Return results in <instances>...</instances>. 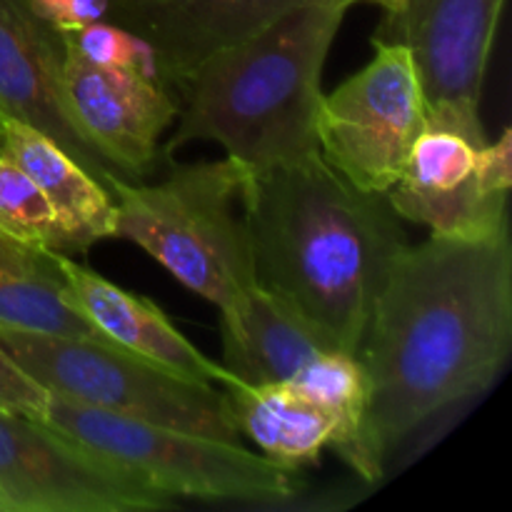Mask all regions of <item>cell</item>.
<instances>
[{"label": "cell", "instance_id": "10", "mask_svg": "<svg viewBox=\"0 0 512 512\" xmlns=\"http://www.w3.org/2000/svg\"><path fill=\"white\" fill-rule=\"evenodd\" d=\"M63 90L90 145L130 180L155 163L160 138L180 110L158 75L90 63L68 45Z\"/></svg>", "mask_w": 512, "mask_h": 512}, {"label": "cell", "instance_id": "15", "mask_svg": "<svg viewBox=\"0 0 512 512\" xmlns=\"http://www.w3.org/2000/svg\"><path fill=\"white\" fill-rule=\"evenodd\" d=\"M223 368L238 385H290L333 345L258 283L220 310ZM338 350V348H335Z\"/></svg>", "mask_w": 512, "mask_h": 512}, {"label": "cell", "instance_id": "1", "mask_svg": "<svg viewBox=\"0 0 512 512\" xmlns=\"http://www.w3.org/2000/svg\"><path fill=\"white\" fill-rule=\"evenodd\" d=\"M510 345V230L405 245L360 345L365 410L345 463L363 480L380 478L400 440L498 378Z\"/></svg>", "mask_w": 512, "mask_h": 512}, {"label": "cell", "instance_id": "8", "mask_svg": "<svg viewBox=\"0 0 512 512\" xmlns=\"http://www.w3.org/2000/svg\"><path fill=\"white\" fill-rule=\"evenodd\" d=\"M0 498L8 512H148L173 498L53 425L0 410Z\"/></svg>", "mask_w": 512, "mask_h": 512}, {"label": "cell", "instance_id": "14", "mask_svg": "<svg viewBox=\"0 0 512 512\" xmlns=\"http://www.w3.org/2000/svg\"><path fill=\"white\" fill-rule=\"evenodd\" d=\"M58 265L63 273V300L108 343L133 350L188 378L223 388L238 385L223 365L210 360L188 338H183L153 300L110 283L95 270L75 263L73 255L58 253Z\"/></svg>", "mask_w": 512, "mask_h": 512}, {"label": "cell", "instance_id": "9", "mask_svg": "<svg viewBox=\"0 0 512 512\" xmlns=\"http://www.w3.org/2000/svg\"><path fill=\"white\" fill-rule=\"evenodd\" d=\"M505 0H403L385 13L373 40L408 48L425 95L430 128L488 143L480 98Z\"/></svg>", "mask_w": 512, "mask_h": 512}, {"label": "cell", "instance_id": "18", "mask_svg": "<svg viewBox=\"0 0 512 512\" xmlns=\"http://www.w3.org/2000/svg\"><path fill=\"white\" fill-rule=\"evenodd\" d=\"M0 325L30 333L105 340L63 300L58 253L0 233Z\"/></svg>", "mask_w": 512, "mask_h": 512}, {"label": "cell", "instance_id": "13", "mask_svg": "<svg viewBox=\"0 0 512 512\" xmlns=\"http://www.w3.org/2000/svg\"><path fill=\"white\" fill-rule=\"evenodd\" d=\"M300 3L305 0H108L105 20L153 50L165 83H188L213 55Z\"/></svg>", "mask_w": 512, "mask_h": 512}, {"label": "cell", "instance_id": "11", "mask_svg": "<svg viewBox=\"0 0 512 512\" xmlns=\"http://www.w3.org/2000/svg\"><path fill=\"white\" fill-rule=\"evenodd\" d=\"M63 60V33L45 23L30 0H0V110L53 138L108 188L120 173L75 123L63 90Z\"/></svg>", "mask_w": 512, "mask_h": 512}, {"label": "cell", "instance_id": "2", "mask_svg": "<svg viewBox=\"0 0 512 512\" xmlns=\"http://www.w3.org/2000/svg\"><path fill=\"white\" fill-rule=\"evenodd\" d=\"M255 283L333 348L358 355L395 255L408 245L385 193L355 188L320 150L248 173Z\"/></svg>", "mask_w": 512, "mask_h": 512}, {"label": "cell", "instance_id": "16", "mask_svg": "<svg viewBox=\"0 0 512 512\" xmlns=\"http://www.w3.org/2000/svg\"><path fill=\"white\" fill-rule=\"evenodd\" d=\"M3 153L43 190L73 240L75 253H85L90 245L115 238L113 193L53 138L23 120L5 118Z\"/></svg>", "mask_w": 512, "mask_h": 512}, {"label": "cell", "instance_id": "25", "mask_svg": "<svg viewBox=\"0 0 512 512\" xmlns=\"http://www.w3.org/2000/svg\"><path fill=\"white\" fill-rule=\"evenodd\" d=\"M0 512H8V508H5V503H3V498H0Z\"/></svg>", "mask_w": 512, "mask_h": 512}, {"label": "cell", "instance_id": "4", "mask_svg": "<svg viewBox=\"0 0 512 512\" xmlns=\"http://www.w3.org/2000/svg\"><path fill=\"white\" fill-rule=\"evenodd\" d=\"M245 185L248 170L228 155L175 165L150 185L115 175V238L143 248L218 310L230 308L255 285Z\"/></svg>", "mask_w": 512, "mask_h": 512}, {"label": "cell", "instance_id": "12", "mask_svg": "<svg viewBox=\"0 0 512 512\" xmlns=\"http://www.w3.org/2000/svg\"><path fill=\"white\" fill-rule=\"evenodd\" d=\"M478 148L465 135L425 128L413 143L403 175L388 190L400 220H413L450 238H488L510 230L508 195H495L475 175Z\"/></svg>", "mask_w": 512, "mask_h": 512}, {"label": "cell", "instance_id": "23", "mask_svg": "<svg viewBox=\"0 0 512 512\" xmlns=\"http://www.w3.org/2000/svg\"><path fill=\"white\" fill-rule=\"evenodd\" d=\"M368 3L380 5V8H383L385 13H398V10L403 8V0H368Z\"/></svg>", "mask_w": 512, "mask_h": 512}, {"label": "cell", "instance_id": "21", "mask_svg": "<svg viewBox=\"0 0 512 512\" xmlns=\"http://www.w3.org/2000/svg\"><path fill=\"white\" fill-rule=\"evenodd\" d=\"M50 393L30 378L23 365L0 345V410L43 420L48 413Z\"/></svg>", "mask_w": 512, "mask_h": 512}, {"label": "cell", "instance_id": "17", "mask_svg": "<svg viewBox=\"0 0 512 512\" xmlns=\"http://www.w3.org/2000/svg\"><path fill=\"white\" fill-rule=\"evenodd\" d=\"M223 390L238 433L280 468L298 470L335 443L338 423L333 415L293 385H230Z\"/></svg>", "mask_w": 512, "mask_h": 512}, {"label": "cell", "instance_id": "20", "mask_svg": "<svg viewBox=\"0 0 512 512\" xmlns=\"http://www.w3.org/2000/svg\"><path fill=\"white\" fill-rule=\"evenodd\" d=\"M63 40L70 50L83 55L90 63L133 68L160 78L153 50L143 40L135 38L133 33L110 23V20H98V23H90L85 28L70 30V33H63Z\"/></svg>", "mask_w": 512, "mask_h": 512}, {"label": "cell", "instance_id": "22", "mask_svg": "<svg viewBox=\"0 0 512 512\" xmlns=\"http://www.w3.org/2000/svg\"><path fill=\"white\" fill-rule=\"evenodd\" d=\"M30 5L60 33L85 28L108 15V0H30Z\"/></svg>", "mask_w": 512, "mask_h": 512}, {"label": "cell", "instance_id": "19", "mask_svg": "<svg viewBox=\"0 0 512 512\" xmlns=\"http://www.w3.org/2000/svg\"><path fill=\"white\" fill-rule=\"evenodd\" d=\"M0 233L33 248L73 255V240L28 173L0 150Z\"/></svg>", "mask_w": 512, "mask_h": 512}, {"label": "cell", "instance_id": "7", "mask_svg": "<svg viewBox=\"0 0 512 512\" xmlns=\"http://www.w3.org/2000/svg\"><path fill=\"white\" fill-rule=\"evenodd\" d=\"M373 48L365 68L323 93L315 135L320 155L355 188L388 193L428 128V110L408 48L388 40Z\"/></svg>", "mask_w": 512, "mask_h": 512}, {"label": "cell", "instance_id": "24", "mask_svg": "<svg viewBox=\"0 0 512 512\" xmlns=\"http://www.w3.org/2000/svg\"><path fill=\"white\" fill-rule=\"evenodd\" d=\"M5 118H8V115H5L3 110H0V150H3V130H5Z\"/></svg>", "mask_w": 512, "mask_h": 512}, {"label": "cell", "instance_id": "5", "mask_svg": "<svg viewBox=\"0 0 512 512\" xmlns=\"http://www.w3.org/2000/svg\"><path fill=\"white\" fill-rule=\"evenodd\" d=\"M0 345L50 395L143 423L240 443L228 395L108 340L3 328Z\"/></svg>", "mask_w": 512, "mask_h": 512}, {"label": "cell", "instance_id": "6", "mask_svg": "<svg viewBox=\"0 0 512 512\" xmlns=\"http://www.w3.org/2000/svg\"><path fill=\"white\" fill-rule=\"evenodd\" d=\"M40 423L123 465L168 498L283 503L298 493L295 470L230 440L143 423L58 395H50Z\"/></svg>", "mask_w": 512, "mask_h": 512}, {"label": "cell", "instance_id": "3", "mask_svg": "<svg viewBox=\"0 0 512 512\" xmlns=\"http://www.w3.org/2000/svg\"><path fill=\"white\" fill-rule=\"evenodd\" d=\"M353 3L305 0L200 65L170 150L213 140L248 173L315 153L325 60Z\"/></svg>", "mask_w": 512, "mask_h": 512}]
</instances>
